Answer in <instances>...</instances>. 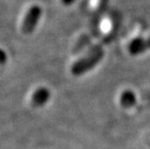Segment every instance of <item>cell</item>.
Returning <instances> with one entry per match:
<instances>
[{
	"mask_svg": "<svg viewBox=\"0 0 150 149\" xmlns=\"http://www.w3.org/2000/svg\"><path fill=\"white\" fill-rule=\"evenodd\" d=\"M7 62V54L3 49H0V64H5Z\"/></svg>",
	"mask_w": 150,
	"mask_h": 149,
	"instance_id": "obj_6",
	"label": "cell"
},
{
	"mask_svg": "<svg viewBox=\"0 0 150 149\" xmlns=\"http://www.w3.org/2000/svg\"><path fill=\"white\" fill-rule=\"evenodd\" d=\"M119 103L121 107H123L124 109H131V107H133L137 104V96L135 92L129 89L124 90L120 94Z\"/></svg>",
	"mask_w": 150,
	"mask_h": 149,
	"instance_id": "obj_5",
	"label": "cell"
},
{
	"mask_svg": "<svg viewBox=\"0 0 150 149\" xmlns=\"http://www.w3.org/2000/svg\"><path fill=\"white\" fill-rule=\"evenodd\" d=\"M150 50V37L135 38L128 45V52L132 55H139Z\"/></svg>",
	"mask_w": 150,
	"mask_h": 149,
	"instance_id": "obj_3",
	"label": "cell"
},
{
	"mask_svg": "<svg viewBox=\"0 0 150 149\" xmlns=\"http://www.w3.org/2000/svg\"><path fill=\"white\" fill-rule=\"evenodd\" d=\"M75 1H76V0H61L62 4H63V5H65V6H70V5H72Z\"/></svg>",
	"mask_w": 150,
	"mask_h": 149,
	"instance_id": "obj_7",
	"label": "cell"
},
{
	"mask_svg": "<svg viewBox=\"0 0 150 149\" xmlns=\"http://www.w3.org/2000/svg\"><path fill=\"white\" fill-rule=\"evenodd\" d=\"M105 52L101 46H95L89 50L88 53L83 57L79 58L71 67V73L75 77H79L86 74L90 70L97 66L104 58Z\"/></svg>",
	"mask_w": 150,
	"mask_h": 149,
	"instance_id": "obj_1",
	"label": "cell"
},
{
	"mask_svg": "<svg viewBox=\"0 0 150 149\" xmlns=\"http://www.w3.org/2000/svg\"><path fill=\"white\" fill-rule=\"evenodd\" d=\"M146 142H147V144L150 146V135L147 136V138H146Z\"/></svg>",
	"mask_w": 150,
	"mask_h": 149,
	"instance_id": "obj_8",
	"label": "cell"
},
{
	"mask_svg": "<svg viewBox=\"0 0 150 149\" xmlns=\"http://www.w3.org/2000/svg\"><path fill=\"white\" fill-rule=\"evenodd\" d=\"M50 98V92L47 87H39L33 92L31 103L34 107H39L45 106Z\"/></svg>",
	"mask_w": 150,
	"mask_h": 149,
	"instance_id": "obj_4",
	"label": "cell"
},
{
	"mask_svg": "<svg viewBox=\"0 0 150 149\" xmlns=\"http://www.w3.org/2000/svg\"><path fill=\"white\" fill-rule=\"evenodd\" d=\"M42 16V8L39 5H32L25 14L21 25V32L25 35H30L36 28Z\"/></svg>",
	"mask_w": 150,
	"mask_h": 149,
	"instance_id": "obj_2",
	"label": "cell"
}]
</instances>
